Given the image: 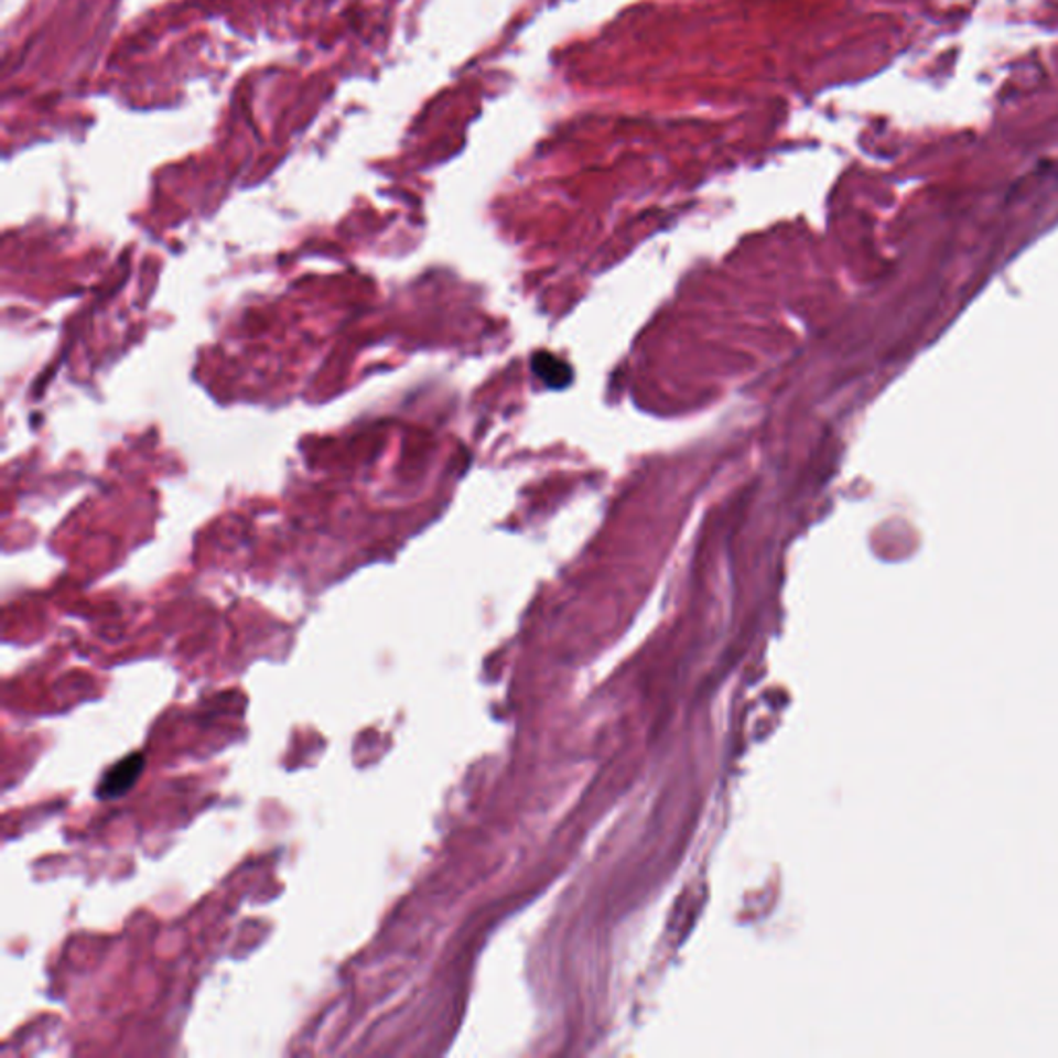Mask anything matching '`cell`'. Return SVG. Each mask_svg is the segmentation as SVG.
<instances>
[{
  "label": "cell",
  "mask_w": 1058,
  "mask_h": 1058,
  "mask_svg": "<svg viewBox=\"0 0 1058 1058\" xmlns=\"http://www.w3.org/2000/svg\"><path fill=\"white\" fill-rule=\"evenodd\" d=\"M143 769H145L143 753H131V755L122 757L101 777L98 790H96L98 798L115 800V798L125 796L137 784V779L143 774Z\"/></svg>",
  "instance_id": "6da1fadb"
},
{
  "label": "cell",
  "mask_w": 1058,
  "mask_h": 1058,
  "mask_svg": "<svg viewBox=\"0 0 1058 1058\" xmlns=\"http://www.w3.org/2000/svg\"><path fill=\"white\" fill-rule=\"evenodd\" d=\"M531 368H533L538 379L542 380L548 387H554V389H561L564 385H569V380L573 379L571 368L562 363L561 358H557L552 354H546V352H540V354L533 356Z\"/></svg>",
  "instance_id": "7a4b0ae2"
}]
</instances>
